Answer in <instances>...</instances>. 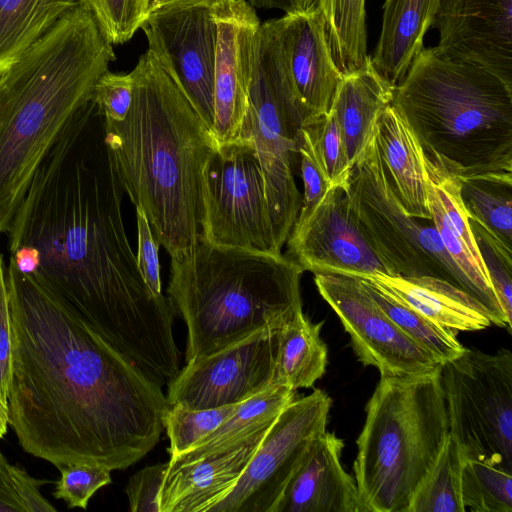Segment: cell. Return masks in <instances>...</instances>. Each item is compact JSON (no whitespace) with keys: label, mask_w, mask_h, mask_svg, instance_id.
<instances>
[{"label":"cell","mask_w":512,"mask_h":512,"mask_svg":"<svg viewBox=\"0 0 512 512\" xmlns=\"http://www.w3.org/2000/svg\"><path fill=\"white\" fill-rule=\"evenodd\" d=\"M124 189L92 100L62 130L33 174L6 231L12 253L35 247L32 274L160 387L180 371L168 297L138 269L122 216Z\"/></svg>","instance_id":"6da1fadb"},{"label":"cell","mask_w":512,"mask_h":512,"mask_svg":"<svg viewBox=\"0 0 512 512\" xmlns=\"http://www.w3.org/2000/svg\"><path fill=\"white\" fill-rule=\"evenodd\" d=\"M12 325L8 416L27 453L58 469L123 470L157 444L168 407L162 387L10 257Z\"/></svg>","instance_id":"7a4b0ae2"},{"label":"cell","mask_w":512,"mask_h":512,"mask_svg":"<svg viewBox=\"0 0 512 512\" xmlns=\"http://www.w3.org/2000/svg\"><path fill=\"white\" fill-rule=\"evenodd\" d=\"M126 117H104V142L119 180L172 260L193 253L201 234L203 175L218 147L168 67L150 49L130 72Z\"/></svg>","instance_id":"3957f363"},{"label":"cell","mask_w":512,"mask_h":512,"mask_svg":"<svg viewBox=\"0 0 512 512\" xmlns=\"http://www.w3.org/2000/svg\"><path fill=\"white\" fill-rule=\"evenodd\" d=\"M116 56L86 5L58 21L0 76V234L33 174Z\"/></svg>","instance_id":"277c9868"},{"label":"cell","mask_w":512,"mask_h":512,"mask_svg":"<svg viewBox=\"0 0 512 512\" xmlns=\"http://www.w3.org/2000/svg\"><path fill=\"white\" fill-rule=\"evenodd\" d=\"M392 104L425 158L454 176L512 172V85L484 66L423 48Z\"/></svg>","instance_id":"5b68a950"},{"label":"cell","mask_w":512,"mask_h":512,"mask_svg":"<svg viewBox=\"0 0 512 512\" xmlns=\"http://www.w3.org/2000/svg\"><path fill=\"white\" fill-rule=\"evenodd\" d=\"M304 271L281 254L199 240L191 256L172 260L167 297L187 328L186 363L262 329H280L302 311Z\"/></svg>","instance_id":"8992f818"},{"label":"cell","mask_w":512,"mask_h":512,"mask_svg":"<svg viewBox=\"0 0 512 512\" xmlns=\"http://www.w3.org/2000/svg\"><path fill=\"white\" fill-rule=\"evenodd\" d=\"M365 411L353 464L362 512H406L449 433L440 367L380 377Z\"/></svg>","instance_id":"52a82bcc"},{"label":"cell","mask_w":512,"mask_h":512,"mask_svg":"<svg viewBox=\"0 0 512 512\" xmlns=\"http://www.w3.org/2000/svg\"><path fill=\"white\" fill-rule=\"evenodd\" d=\"M303 113L295 99L271 20L261 23L254 52L248 114L242 138L251 139L262 170L277 246L299 214L302 196L294 172Z\"/></svg>","instance_id":"ba28073f"},{"label":"cell","mask_w":512,"mask_h":512,"mask_svg":"<svg viewBox=\"0 0 512 512\" xmlns=\"http://www.w3.org/2000/svg\"><path fill=\"white\" fill-rule=\"evenodd\" d=\"M345 189L359 227L393 276L441 278L475 298L431 219L411 217L403 208L386 175L375 132L352 165Z\"/></svg>","instance_id":"9c48e42d"},{"label":"cell","mask_w":512,"mask_h":512,"mask_svg":"<svg viewBox=\"0 0 512 512\" xmlns=\"http://www.w3.org/2000/svg\"><path fill=\"white\" fill-rule=\"evenodd\" d=\"M449 434L465 459L512 473V352L464 347L440 366Z\"/></svg>","instance_id":"30bf717a"},{"label":"cell","mask_w":512,"mask_h":512,"mask_svg":"<svg viewBox=\"0 0 512 512\" xmlns=\"http://www.w3.org/2000/svg\"><path fill=\"white\" fill-rule=\"evenodd\" d=\"M221 247L281 254L262 170L251 139L218 146L203 175L200 239Z\"/></svg>","instance_id":"8fae6325"},{"label":"cell","mask_w":512,"mask_h":512,"mask_svg":"<svg viewBox=\"0 0 512 512\" xmlns=\"http://www.w3.org/2000/svg\"><path fill=\"white\" fill-rule=\"evenodd\" d=\"M332 400L321 389L278 415L231 491L210 512H273L312 442L327 427Z\"/></svg>","instance_id":"7c38bea8"},{"label":"cell","mask_w":512,"mask_h":512,"mask_svg":"<svg viewBox=\"0 0 512 512\" xmlns=\"http://www.w3.org/2000/svg\"><path fill=\"white\" fill-rule=\"evenodd\" d=\"M314 282L348 333L358 360L377 368L380 377L419 375L440 367L389 319L359 277L315 273Z\"/></svg>","instance_id":"4fadbf2b"},{"label":"cell","mask_w":512,"mask_h":512,"mask_svg":"<svg viewBox=\"0 0 512 512\" xmlns=\"http://www.w3.org/2000/svg\"><path fill=\"white\" fill-rule=\"evenodd\" d=\"M279 329H262L186 363L167 386L168 405L193 409L238 404L272 384Z\"/></svg>","instance_id":"5bb4252c"},{"label":"cell","mask_w":512,"mask_h":512,"mask_svg":"<svg viewBox=\"0 0 512 512\" xmlns=\"http://www.w3.org/2000/svg\"><path fill=\"white\" fill-rule=\"evenodd\" d=\"M140 29L150 50L168 67L211 130L217 26L211 8L174 6L150 10Z\"/></svg>","instance_id":"9a60e30c"},{"label":"cell","mask_w":512,"mask_h":512,"mask_svg":"<svg viewBox=\"0 0 512 512\" xmlns=\"http://www.w3.org/2000/svg\"><path fill=\"white\" fill-rule=\"evenodd\" d=\"M286 244L285 256L303 271L393 276L359 227L345 186L331 187L313 212L293 225Z\"/></svg>","instance_id":"2e32d148"},{"label":"cell","mask_w":512,"mask_h":512,"mask_svg":"<svg viewBox=\"0 0 512 512\" xmlns=\"http://www.w3.org/2000/svg\"><path fill=\"white\" fill-rule=\"evenodd\" d=\"M211 10L217 26L211 133L220 146L242 139L244 133L261 22L247 0H223Z\"/></svg>","instance_id":"e0dca14e"},{"label":"cell","mask_w":512,"mask_h":512,"mask_svg":"<svg viewBox=\"0 0 512 512\" xmlns=\"http://www.w3.org/2000/svg\"><path fill=\"white\" fill-rule=\"evenodd\" d=\"M270 20L304 119L328 113L343 74L333 59L317 0L306 11Z\"/></svg>","instance_id":"ac0fdd59"},{"label":"cell","mask_w":512,"mask_h":512,"mask_svg":"<svg viewBox=\"0 0 512 512\" xmlns=\"http://www.w3.org/2000/svg\"><path fill=\"white\" fill-rule=\"evenodd\" d=\"M433 27L445 54L512 85V0H439Z\"/></svg>","instance_id":"d6986e66"},{"label":"cell","mask_w":512,"mask_h":512,"mask_svg":"<svg viewBox=\"0 0 512 512\" xmlns=\"http://www.w3.org/2000/svg\"><path fill=\"white\" fill-rule=\"evenodd\" d=\"M344 442L325 430L310 445L273 512H362L354 477L341 464Z\"/></svg>","instance_id":"ffe728a7"},{"label":"cell","mask_w":512,"mask_h":512,"mask_svg":"<svg viewBox=\"0 0 512 512\" xmlns=\"http://www.w3.org/2000/svg\"><path fill=\"white\" fill-rule=\"evenodd\" d=\"M267 430L225 451L186 462L168 461L160 512H210L234 487Z\"/></svg>","instance_id":"44dd1931"},{"label":"cell","mask_w":512,"mask_h":512,"mask_svg":"<svg viewBox=\"0 0 512 512\" xmlns=\"http://www.w3.org/2000/svg\"><path fill=\"white\" fill-rule=\"evenodd\" d=\"M363 278L376 282L404 304L454 332L482 330L492 324L489 312L479 301L444 279L383 273Z\"/></svg>","instance_id":"7402d4cb"},{"label":"cell","mask_w":512,"mask_h":512,"mask_svg":"<svg viewBox=\"0 0 512 512\" xmlns=\"http://www.w3.org/2000/svg\"><path fill=\"white\" fill-rule=\"evenodd\" d=\"M374 132L386 175L403 208L411 217L431 219L423 151L392 103L380 114Z\"/></svg>","instance_id":"603a6c76"},{"label":"cell","mask_w":512,"mask_h":512,"mask_svg":"<svg viewBox=\"0 0 512 512\" xmlns=\"http://www.w3.org/2000/svg\"><path fill=\"white\" fill-rule=\"evenodd\" d=\"M439 0H386L382 27L371 64L393 88L405 77L424 48V36L433 27Z\"/></svg>","instance_id":"cb8c5ba5"},{"label":"cell","mask_w":512,"mask_h":512,"mask_svg":"<svg viewBox=\"0 0 512 512\" xmlns=\"http://www.w3.org/2000/svg\"><path fill=\"white\" fill-rule=\"evenodd\" d=\"M393 90L376 72L371 59L364 68L343 75L331 109L351 167L372 139L380 114L392 103Z\"/></svg>","instance_id":"d4e9b609"},{"label":"cell","mask_w":512,"mask_h":512,"mask_svg":"<svg viewBox=\"0 0 512 512\" xmlns=\"http://www.w3.org/2000/svg\"><path fill=\"white\" fill-rule=\"evenodd\" d=\"M296 390L286 385L270 384L239 403L235 411L213 432L172 462L195 458L230 449L271 426L282 410L295 399Z\"/></svg>","instance_id":"484cf974"},{"label":"cell","mask_w":512,"mask_h":512,"mask_svg":"<svg viewBox=\"0 0 512 512\" xmlns=\"http://www.w3.org/2000/svg\"><path fill=\"white\" fill-rule=\"evenodd\" d=\"M85 0H0V76Z\"/></svg>","instance_id":"4316f807"},{"label":"cell","mask_w":512,"mask_h":512,"mask_svg":"<svg viewBox=\"0 0 512 512\" xmlns=\"http://www.w3.org/2000/svg\"><path fill=\"white\" fill-rule=\"evenodd\" d=\"M321 326L301 312L279 329L272 384L297 391L313 387L324 375L328 351L320 336Z\"/></svg>","instance_id":"83f0119b"},{"label":"cell","mask_w":512,"mask_h":512,"mask_svg":"<svg viewBox=\"0 0 512 512\" xmlns=\"http://www.w3.org/2000/svg\"><path fill=\"white\" fill-rule=\"evenodd\" d=\"M458 181L469 219L512 253V172L477 174Z\"/></svg>","instance_id":"f1b7e54d"},{"label":"cell","mask_w":512,"mask_h":512,"mask_svg":"<svg viewBox=\"0 0 512 512\" xmlns=\"http://www.w3.org/2000/svg\"><path fill=\"white\" fill-rule=\"evenodd\" d=\"M333 59L343 75L364 68L367 53L365 0H317Z\"/></svg>","instance_id":"f546056e"},{"label":"cell","mask_w":512,"mask_h":512,"mask_svg":"<svg viewBox=\"0 0 512 512\" xmlns=\"http://www.w3.org/2000/svg\"><path fill=\"white\" fill-rule=\"evenodd\" d=\"M380 309L420 348L431 354L440 364L459 356L464 346L455 332L426 318L404 304L376 282L360 278Z\"/></svg>","instance_id":"4dcf8cb0"},{"label":"cell","mask_w":512,"mask_h":512,"mask_svg":"<svg viewBox=\"0 0 512 512\" xmlns=\"http://www.w3.org/2000/svg\"><path fill=\"white\" fill-rule=\"evenodd\" d=\"M465 458L448 433L434 464L416 489L406 512H465L461 474Z\"/></svg>","instance_id":"1f68e13d"},{"label":"cell","mask_w":512,"mask_h":512,"mask_svg":"<svg viewBox=\"0 0 512 512\" xmlns=\"http://www.w3.org/2000/svg\"><path fill=\"white\" fill-rule=\"evenodd\" d=\"M300 135L330 186H345L351 165L334 111L305 120Z\"/></svg>","instance_id":"d6a6232c"},{"label":"cell","mask_w":512,"mask_h":512,"mask_svg":"<svg viewBox=\"0 0 512 512\" xmlns=\"http://www.w3.org/2000/svg\"><path fill=\"white\" fill-rule=\"evenodd\" d=\"M464 507L474 512H512V473L465 459L461 474Z\"/></svg>","instance_id":"836d02e7"},{"label":"cell","mask_w":512,"mask_h":512,"mask_svg":"<svg viewBox=\"0 0 512 512\" xmlns=\"http://www.w3.org/2000/svg\"><path fill=\"white\" fill-rule=\"evenodd\" d=\"M238 404L206 409H193L182 404L168 405L163 416V427L169 438L167 451L170 459L186 452L213 432L235 411Z\"/></svg>","instance_id":"e575fe53"},{"label":"cell","mask_w":512,"mask_h":512,"mask_svg":"<svg viewBox=\"0 0 512 512\" xmlns=\"http://www.w3.org/2000/svg\"><path fill=\"white\" fill-rule=\"evenodd\" d=\"M46 480L31 477L0 452V512H51L56 508L41 494Z\"/></svg>","instance_id":"d590c367"},{"label":"cell","mask_w":512,"mask_h":512,"mask_svg":"<svg viewBox=\"0 0 512 512\" xmlns=\"http://www.w3.org/2000/svg\"><path fill=\"white\" fill-rule=\"evenodd\" d=\"M108 41H129L149 13L148 0H85Z\"/></svg>","instance_id":"8d00e7d4"},{"label":"cell","mask_w":512,"mask_h":512,"mask_svg":"<svg viewBox=\"0 0 512 512\" xmlns=\"http://www.w3.org/2000/svg\"><path fill=\"white\" fill-rule=\"evenodd\" d=\"M469 223L501 310L512 325V253L478 223L471 219Z\"/></svg>","instance_id":"74e56055"},{"label":"cell","mask_w":512,"mask_h":512,"mask_svg":"<svg viewBox=\"0 0 512 512\" xmlns=\"http://www.w3.org/2000/svg\"><path fill=\"white\" fill-rule=\"evenodd\" d=\"M59 470L54 496L69 508L86 509L93 494L111 482V470L98 464L72 463Z\"/></svg>","instance_id":"f35d334b"},{"label":"cell","mask_w":512,"mask_h":512,"mask_svg":"<svg viewBox=\"0 0 512 512\" xmlns=\"http://www.w3.org/2000/svg\"><path fill=\"white\" fill-rule=\"evenodd\" d=\"M133 85L131 73L115 74L108 70L96 82L91 100L105 119L122 121L132 102Z\"/></svg>","instance_id":"ab89813d"},{"label":"cell","mask_w":512,"mask_h":512,"mask_svg":"<svg viewBox=\"0 0 512 512\" xmlns=\"http://www.w3.org/2000/svg\"><path fill=\"white\" fill-rule=\"evenodd\" d=\"M168 462L144 467L133 474L125 487L131 512H160L159 494Z\"/></svg>","instance_id":"60d3db41"},{"label":"cell","mask_w":512,"mask_h":512,"mask_svg":"<svg viewBox=\"0 0 512 512\" xmlns=\"http://www.w3.org/2000/svg\"><path fill=\"white\" fill-rule=\"evenodd\" d=\"M136 208L137 255L136 261L142 278L150 291L159 296L161 292L159 243L155 239L148 219L140 207Z\"/></svg>","instance_id":"b9f144b4"},{"label":"cell","mask_w":512,"mask_h":512,"mask_svg":"<svg viewBox=\"0 0 512 512\" xmlns=\"http://www.w3.org/2000/svg\"><path fill=\"white\" fill-rule=\"evenodd\" d=\"M298 158L304 194L302 196L301 208L295 223L304 221L313 212L331 188L329 182L326 180L312 156V153L303 142L301 135L298 147Z\"/></svg>","instance_id":"7bdbcfd3"},{"label":"cell","mask_w":512,"mask_h":512,"mask_svg":"<svg viewBox=\"0 0 512 512\" xmlns=\"http://www.w3.org/2000/svg\"><path fill=\"white\" fill-rule=\"evenodd\" d=\"M12 371V325L3 256L0 255V401L8 407Z\"/></svg>","instance_id":"ee69618b"},{"label":"cell","mask_w":512,"mask_h":512,"mask_svg":"<svg viewBox=\"0 0 512 512\" xmlns=\"http://www.w3.org/2000/svg\"><path fill=\"white\" fill-rule=\"evenodd\" d=\"M16 267L27 274H33L39 267L40 255L33 246L24 245L11 253Z\"/></svg>","instance_id":"f6af8a7d"},{"label":"cell","mask_w":512,"mask_h":512,"mask_svg":"<svg viewBox=\"0 0 512 512\" xmlns=\"http://www.w3.org/2000/svg\"><path fill=\"white\" fill-rule=\"evenodd\" d=\"M222 1L223 0H150L149 11L174 6H206L212 8Z\"/></svg>","instance_id":"bcb514c9"},{"label":"cell","mask_w":512,"mask_h":512,"mask_svg":"<svg viewBox=\"0 0 512 512\" xmlns=\"http://www.w3.org/2000/svg\"><path fill=\"white\" fill-rule=\"evenodd\" d=\"M254 8L279 9L285 14L297 12L292 0H247Z\"/></svg>","instance_id":"7dc6e473"},{"label":"cell","mask_w":512,"mask_h":512,"mask_svg":"<svg viewBox=\"0 0 512 512\" xmlns=\"http://www.w3.org/2000/svg\"><path fill=\"white\" fill-rule=\"evenodd\" d=\"M8 424V407L3 405L0 401V438H2L6 434Z\"/></svg>","instance_id":"c3c4849f"},{"label":"cell","mask_w":512,"mask_h":512,"mask_svg":"<svg viewBox=\"0 0 512 512\" xmlns=\"http://www.w3.org/2000/svg\"><path fill=\"white\" fill-rule=\"evenodd\" d=\"M296 11L303 12L310 9L316 0H292Z\"/></svg>","instance_id":"681fc988"},{"label":"cell","mask_w":512,"mask_h":512,"mask_svg":"<svg viewBox=\"0 0 512 512\" xmlns=\"http://www.w3.org/2000/svg\"><path fill=\"white\" fill-rule=\"evenodd\" d=\"M150 2V0H148Z\"/></svg>","instance_id":"f907efd6"}]
</instances>
